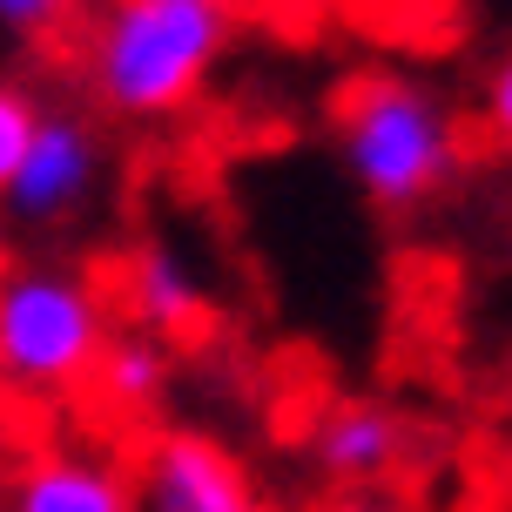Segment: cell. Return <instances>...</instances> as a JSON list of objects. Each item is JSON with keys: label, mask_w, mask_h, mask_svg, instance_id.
Wrapping results in <instances>:
<instances>
[{"label": "cell", "mask_w": 512, "mask_h": 512, "mask_svg": "<svg viewBox=\"0 0 512 512\" xmlns=\"http://www.w3.org/2000/svg\"><path fill=\"white\" fill-rule=\"evenodd\" d=\"M310 512H411V506L391 499L384 486H371V492H331V499H317Z\"/></svg>", "instance_id": "obj_13"}, {"label": "cell", "mask_w": 512, "mask_h": 512, "mask_svg": "<svg viewBox=\"0 0 512 512\" xmlns=\"http://www.w3.org/2000/svg\"><path fill=\"white\" fill-rule=\"evenodd\" d=\"M34 122H41V102L27 95L21 81H0V189H7V176H14V169H21Z\"/></svg>", "instance_id": "obj_10"}, {"label": "cell", "mask_w": 512, "mask_h": 512, "mask_svg": "<svg viewBox=\"0 0 512 512\" xmlns=\"http://www.w3.org/2000/svg\"><path fill=\"white\" fill-rule=\"evenodd\" d=\"M135 499H142V512H270L230 445L189 432V425H169L142 445Z\"/></svg>", "instance_id": "obj_5"}, {"label": "cell", "mask_w": 512, "mask_h": 512, "mask_svg": "<svg viewBox=\"0 0 512 512\" xmlns=\"http://www.w3.org/2000/svg\"><path fill=\"white\" fill-rule=\"evenodd\" d=\"M122 310H128V331H149L162 344H189L203 337L209 324V283L196 277V263L176 250V243H135L122 263Z\"/></svg>", "instance_id": "obj_7"}, {"label": "cell", "mask_w": 512, "mask_h": 512, "mask_svg": "<svg viewBox=\"0 0 512 512\" xmlns=\"http://www.w3.org/2000/svg\"><path fill=\"white\" fill-rule=\"evenodd\" d=\"M486 135L512 155V48L492 61V75H486Z\"/></svg>", "instance_id": "obj_12"}, {"label": "cell", "mask_w": 512, "mask_h": 512, "mask_svg": "<svg viewBox=\"0 0 512 512\" xmlns=\"http://www.w3.org/2000/svg\"><path fill=\"white\" fill-rule=\"evenodd\" d=\"M108 344L102 290L61 263H14L0 277V378L54 398L95 378Z\"/></svg>", "instance_id": "obj_3"}, {"label": "cell", "mask_w": 512, "mask_h": 512, "mask_svg": "<svg viewBox=\"0 0 512 512\" xmlns=\"http://www.w3.org/2000/svg\"><path fill=\"white\" fill-rule=\"evenodd\" d=\"M95 189H102V135L81 115L41 108L21 169L0 189V216L21 223V230H54V223H68L95 203Z\"/></svg>", "instance_id": "obj_4"}, {"label": "cell", "mask_w": 512, "mask_h": 512, "mask_svg": "<svg viewBox=\"0 0 512 512\" xmlns=\"http://www.w3.org/2000/svg\"><path fill=\"white\" fill-rule=\"evenodd\" d=\"M14 270V256H7V216H0V277Z\"/></svg>", "instance_id": "obj_14"}, {"label": "cell", "mask_w": 512, "mask_h": 512, "mask_svg": "<svg viewBox=\"0 0 512 512\" xmlns=\"http://www.w3.org/2000/svg\"><path fill=\"white\" fill-rule=\"evenodd\" d=\"M236 41V0H108L81 75L115 122H169L209 88Z\"/></svg>", "instance_id": "obj_1"}, {"label": "cell", "mask_w": 512, "mask_h": 512, "mask_svg": "<svg viewBox=\"0 0 512 512\" xmlns=\"http://www.w3.org/2000/svg\"><path fill=\"white\" fill-rule=\"evenodd\" d=\"M95 391H102V405L115 418H155L162 398H169V384H176V358H169V344L149 331H108L102 344V364H95Z\"/></svg>", "instance_id": "obj_9"}, {"label": "cell", "mask_w": 512, "mask_h": 512, "mask_svg": "<svg viewBox=\"0 0 512 512\" xmlns=\"http://www.w3.org/2000/svg\"><path fill=\"white\" fill-rule=\"evenodd\" d=\"M411 452V425L378 398H331L304 425V459L331 492H371L384 486Z\"/></svg>", "instance_id": "obj_6"}, {"label": "cell", "mask_w": 512, "mask_h": 512, "mask_svg": "<svg viewBox=\"0 0 512 512\" xmlns=\"http://www.w3.org/2000/svg\"><path fill=\"white\" fill-rule=\"evenodd\" d=\"M68 14H75V0H0V34H14V41H48Z\"/></svg>", "instance_id": "obj_11"}, {"label": "cell", "mask_w": 512, "mask_h": 512, "mask_svg": "<svg viewBox=\"0 0 512 512\" xmlns=\"http://www.w3.org/2000/svg\"><path fill=\"white\" fill-rule=\"evenodd\" d=\"M331 135L344 176L384 216H411L432 196H445L465 162L452 102L432 81L398 75V68H371V75L344 81L331 102Z\"/></svg>", "instance_id": "obj_2"}, {"label": "cell", "mask_w": 512, "mask_h": 512, "mask_svg": "<svg viewBox=\"0 0 512 512\" xmlns=\"http://www.w3.org/2000/svg\"><path fill=\"white\" fill-rule=\"evenodd\" d=\"M0 512H142L135 479L95 452H34L7 479Z\"/></svg>", "instance_id": "obj_8"}]
</instances>
